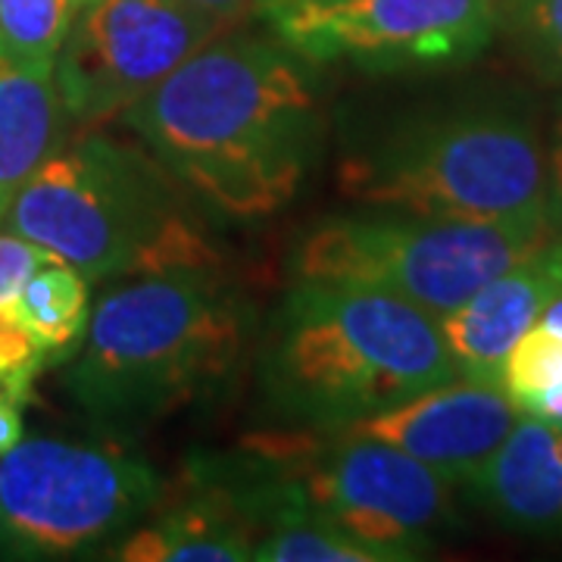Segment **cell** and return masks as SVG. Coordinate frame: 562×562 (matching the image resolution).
<instances>
[{
  "mask_svg": "<svg viewBox=\"0 0 562 562\" xmlns=\"http://www.w3.org/2000/svg\"><path fill=\"white\" fill-rule=\"evenodd\" d=\"M184 194L235 222L297 198L319 154V101L279 38H213L122 113Z\"/></svg>",
  "mask_w": 562,
  "mask_h": 562,
  "instance_id": "6da1fadb",
  "label": "cell"
},
{
  "mask_svg": "<svg viewBox=\"0 0 562 562\" xmlns=\"http://www.w3.org/2000/svg\"><path fill=\"white\" fill-rule=\"evenodd\" d=\"M250 335V306L213 269L138 276L91 310L63 384L91 419L138 428L216 394Z\"/></svg>",
  "mask_w": 562,
  "mask_h": 562,
  "instance_id": "7a4b0ae2",
  "label": "cell"
},
{
  "mask_svg": "<svg viewBox=\"0 0 562 562\" xmlns=\"http://www.w3.org/2000/svg\"><path fill=\"white\" fill-rule=\"evenodd\" d=\"M457 375L438 316L391 294L322 281H294L260 350L269 403L316 431L347 428Z\"/></svg>",
  "mask_w": 562,
  "mask_h": 562,
  "instance_id": "3957f363",
  "label": "cell"
},
{
  "mask_svg": "<svg viewBox=\"0 0 562 562\" xmlns=\"http://www.w3.org/2000/svg\"><path fill=\"white\" fill-rule=\"evenodd\" d=\"M3 228L85 279L216 269L220 254L162 162L101 132L60 144L13 201Z\"/></svg>",
  "mask_w": 562,
  "mask_h": 562,
  "instance_id": "277c9868",
  "label": "cell"
},
{
  "mask_svg": "<svg viewBox=\"0 0 562 562\" xmlns=\"http://www.w3.org/2000/svg\"><path fill=\"white\" fill-rule=\"evenodd\" d=\"M338 191L369 210L431 220L550 222L541 132L528 113L501 101L387 120L344 154Z\"/></svg>",
  "mask_w": 562,
  "mask_h": 562,
  "instance_id": "5b68a950",
  "label": "cell"
},
{
  "mask_svg": "<svg viewBox=\"0 0 562 562\" xmlns=\"http://www.w3.org/2000/svg\"><path fill=\"white\" fill-rule=\"evenodd\" d=\"M322 431L250 438L241 460L222 475L210 469V475L260 528L281 509H306L382 547L394 562L419 560L431 535L453 516V484L391 443L347 428Z\"/></svg>",
  "mask_w": 562,
  "mask_h": 562,
  "instance_id": "8992f818",
  "label": "cell"
},
{
  "mask_svg": "<svg viewBox=\"0 0 562 562\" xmlns=\"http://www.w3.org/2000/svg\"><path fill=\"white\" fill-rule=\"evenodd\" d=\"M553 238L550 222L431 220L362 206L303 235L291 279L379 291L441 319L506 269L541 257Z\"/></svg>",
  "mask_w": 562,
  "mask_h": 562,
  "instance_id": "52a82bcc",
  "label": "cell"
},
{
  "mask_svg": "<svg viewBox=\"0 0 562 562\" xmlns=\"http://www.w3.org/2000/svg\"><path fill=\"white\" fill-rule=\"evenodd\" d=\"M162 497L150 462L116 443L29 438L0 457V550L69 560L106 547Z\"/></svg>",
  "mask_w": 562,
  "mask_h": 562,
  "instance_id": "ba28073f",
  "label": "cell"
},
{
  "mask_svg": "<svg viewBox=\"0 0 562 562\" xmlns=\"http://www.w3.org/2000/svg\"><path fill=\"white\" fill-rule=\"evenodd\" d=\"M266 20L303 63L443 69L475 60L491 44L501 0H294Z\"/></svg>",
  "mask_w": 562,
  "mask_h": 562,
  "instance_id": "9c48e42d",
  "label": "cell"
},
{
  "mask_svg": "<svg viewBox=\"0 0 562 562\" xmlns=\"http://www.w3.org/2000/svg\"><path fill=\"white\" fill-rule=\"evenodd\" d=\"M220 32L181 0H88L54 63L66 116H122Z\"/></svg>",
  "mask_w": 562,
  "mask_h": 562,
  "instance_id": "30bf717a",
  "label": "cell"
},
{
  "mask_svg": "<svg viewBox=\"0 0 562 562\" xmlns=\"http://www.w3.org/2000/svg\"><path fill=\"white\" fill-rule=\"evenodd\" d=\"M516 422L519 409L497 384L457 375L347 425V431L397 447L438 472L443 482L469 484Z\"/></svg>",
  "mask_w": 562,
  "mask_h": 562,
  "instance_id": "8fae6325",
  "label": "cell"
},
{
  "mask_svg": "<svg viewBox=\"0 0 562 562\" xmlns=\"http://www.w3.org/2000/svg\"><path fill=\"white\" fill-rule=\"evenodd\" d=\"M560 281L541 257L519 262L487 281L465 303L441 316V335L462 379L501 382V366L513 344L538 322ZM501 387V384H497Z\"/></svg>",
  "mask_w": 562,
  "mask_h": 562,
  "instance_id": "7c38bea8",
  "label": "cell"
},
{
  "mask_svg": "<svg viewBox=\"0 0 562 562\" xmlns=\"http://www.w3.org/2000/svg\"><path fill=\"white\" fill-rule=\"evenodd\" d=\"M194 497L169 503L128 531L110 560L120 562H247L254 560L257 519L241 501L210 475Z\"/></svg>",
  "mask_w": 562,
  "mask_h": 562,
  "instance_id": "4fadbf2b",
  "label": "cell"
},
{
  "mask_svg": "<svg viewBox=\"0 0 562 562\" xmlns=\"http://www.w3.org/2000/svg\"><path fill=\"white\" fill-rule=\"evenodd\" d=\"M469 487L513 531H562V428L531 416L516 422Z\"/></svg>",
  "mask_w": 562,
  "mask_h": 562,
  "instance_id": "5bb4252c",
  "label": "cell"
},
{
  "mask_svg": "<svg viewBox=\"0 0 562 562\" xmlns=\"http://www.w3.org/2000/svg\"><path fill=\"white\" fill-rule=\"evenodd\" d=\"M66 120L54 66L0 54V225L29 179L63 144Z\"/></svg>",
  "mask_w": 562,
  "mask_h": 562,
  "instance_id": "9a60e30c",
  "label": "cell"
},
{
  "mask_svg": "<svg viewBox=\"0 0 562 562\" xmlns=\"http://www.w3.org/2000/svg\"><path fill=\"white\" fill-rule=\"evenodd\" d=\"M10 316L38 344L47 362L72 357L91 319V288L79 269L54 260L22 284Z\"/></svg>",
  "mask_w": 562,
  "mask_h": 562,
  "instance_id": "2e32d148",
  "label": "cell"
},
{
  "mask_svg": "<svg viewBox=\"0 0 562 562\" xmlns=\"http://www.w3.org/2000/svg\"><path fill=\"white\" fill-rule=\"evenodd\" d=\"M262 528L254 543L257 562H394L387 550L306 509H281Z\"/></svg>",
  "mask_w": 562,
  "mask_h": 562,
  "instance_id": "e0dca14e",
  "label": "cell"
},
{
  "mask_svg": "<svg viewBox=\"0 0 562 562\" xmlns=\"http://www.w3.org/2000/svg\"><path fill=\"white\" fill-rule=\"evenodd\" d=\"M76 13V0H0V54L54 66Z\"/></svg>",
  "mask_w": 562,
  "mask_h": 562,
  "instance_id": "ac0fdd59",
  "label": "cell"
},
{
  "mask_svg": "<svg viewBox=\"0 0 562 562\" xmlns=\"http://www.w3.org/2000/svg\"><path fill=\"white\" fill-rule=\"evenodd\" d=\"M497 25L538 79L562 85V0H501Z\"/></svg>",
  "mask_w": 562,
  "mask_h": 562,
  "instance_id": "d6986e66",
  "label": "cell"
},
{
  "mask_svg": "<svg viewBox=\"0 0 562 562\" xmlns=\"http://www.w3.org/2000/svg\"><path fill=\"white\" fill-rule=\"evenodd\" d=\"M562 382V338L543 325H531L501 366V391L525 413L531 403Z\"/></svg>",
  "mask_w": 562,
  "mask_h": 562,
  "instance_id": "ffe728a7",
  "label": "cell"
},
{
  "mask_svg": "<svg viewBox=\"0 0 562 562\" xmlns=\"http://www.w3.org/2000/svg\"><path fill=\"white\" fill-rule=\"evenodd\" d=\"M47 366V357L41 347L22 328L20 322L10 316V310L0 313V394L10 401H32V387L38 372Z\"/></svg>",
  "mask_w": 562,
  "mask_h": 562,
  "instance_id": "44dd1931",
  "label": "cell"
},
{
  "mask_svg": "<svg viewBox=\"0 0 562 562\" xmlns=\"http://www.w3.org/2000/svg\"><path fill=\"white\" fill-rule=\"evenodd\" d=\"M47 262H54V257L47 250H41L38 244L25 241L13 232H0V313L10 310L22 284Z\"/></svg>",
  "mask_w": 562,
  "mask_h": 562,
  "instance_id": "7402d4cb",
  "label": "cell"
},
{
  "mask_svg": "<svg viewBox=\"0 0 562 562\" xmlns=\"http://www.w3.org/2000/svg\"><path fill=\"white\" fill-rule=\"evenodd\" d=\"M543 147H547V220L557 232H562V101L557 103L550 138Z\"/></svg>",
  "mask_w": 562,
  "mask_h": 562,
  "instance_id": "603a6c76",
  "label": "cell"
},
{
  "mask_svg": "<svg viewBox=\"0 0 562 562\" xmlns=\"http://www.w3.org/2000/svg\"><path fill=\"white\" fill-rule=\"evenodd\" d=\"M184 7H191L194 13H201L210 22H216L220 29L241 20L247 13H254V0H181Z\"/></svg>",
  "mask_w": 562,
  "mask_h": 562,
  "instance_id": "cb8c5ba5",
  "label": "cell"
},
{
  "mask_svg": "<svg viewBox=\"0 0 562 562\" xmlns=\"http://www.w3.org/2000/svg\"><path fill=\"white\" fill-rule=\"evenodd\" d=\"M22 441V403L0 394V457Z\"/></svg>",
  "mask_w": 562,
  "mask_h": 562,
  "instance_id": "d4e9b609",
  "label": "cell"
},
{
  "mask_svg": "<svg viewBox=\"0 0 562 562\" xmlns=\"http://www.w3.org/2000/svg\"><path fill=\"white\" fill-rule=\"evenodd\" d=\"M538 325L543 328H550L553 335H560L562 338V284L560 291L547 301V306L541 310V316H538Z\"/></svg>",
  "mask_w": 562,
  "mask_h": 562,
  "instance_id": "484cf974",
  "label": "cell"
},
{
  "mask_svg": "<svg viewBox=\"0 0 562 562\" xmlns=\"http://www.w3.org/2000/svg\"><path fill=\"white\" fill-rule=\"evenodd\" d=\"M543 266L553 272V279L562 284V238H553V241L547 244V250L541 254Z\"/></svg>",
  "mask_w": 562,
  "mask_h": 562,
  "instance_id": "4316f807",
  "label": "cell"
},
{
  "mask_svg": "<svg viewBox=\"0 0 562 562\" xmlns=\"http://www.w3.org/2000/svg\"><path fill=\"white\" fill-rule=\"evenodd\" d=\"M284 3H294V0H254V13L266 16V13L279 10V7H284Z\"/></svg>",
  "mask_w": 562,
  "mask_h": 562,
  "instance_id": "83f0119b",
  "label": "cell"
},
{
  "mask_svg": "<svg viewBox=\"0 0 562 562\" xmlns=\"http://www.w3.org/2000/svg\"><path fill=\"white\" fill-rule=\"evenodd\" d=\"M76 3H79V10H81V7H85V3H88V0H76Z\"/></svg>",
  "mask_w": 562,
  "mask_h": 562,
  "instance_id": "f1b7e54d",
  "label": "cell"
}]
</instances>
